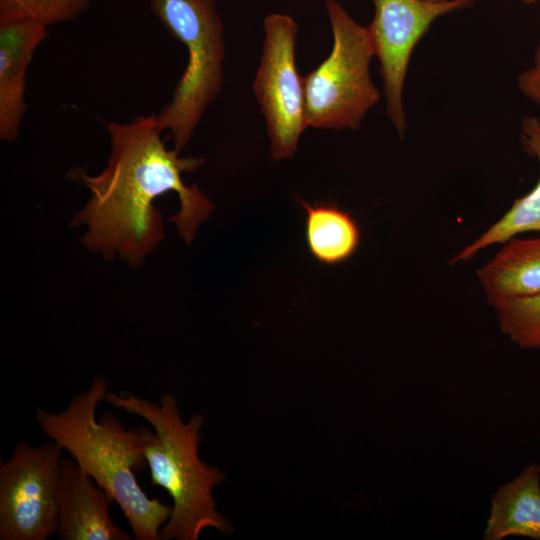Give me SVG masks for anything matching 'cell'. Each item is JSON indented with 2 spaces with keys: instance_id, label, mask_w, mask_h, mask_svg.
I'll return each instance as SVG.
<instances>
[{
  "instance_id": "obj_4",
  "label": "cell",
  "mask_w": 540,
  "mask_h": 540,
  "mask_svg": "<svg viewBox=\"0 0 540 540\" xmlns=\"http://www.w3.org/2000/svg\"><path fill=\"white\" fill-rule=\"evenodd\" d=\"M149 4L188 53L171 100L155 115L159 128L169 133L174 149L180 152L222 90L223 24L213 0H149Z\"/></svg>"
},
{
  "instance_id": "obj_7",
  "label": "cell",
  "mask_w": 540,
  "mask_h": 540,
  "mask_svg": "<svg viewBox=\"0 0 540 540\" xmlns=\"http://www.w3.org/2000/svg\"><path fill=\"white\" fill-rule=\"evenodd\" d=\"M62 448L22 442L0 465V539L46 540L58 532Z\"/></svg>"
},
{
  "instance_id": "obj_14",
  "label": "cell",
  "mask_w": 540,
  "mask_h": 540,
  "mask_svg": "<svg viewBox=\"0 0 540 540\" xmlns=\"http://www.w3.org/2000/svg\"><path fill=\"white\" fill-rule=\"evenodd\" d=\"M298 201L304 211L305 239L313 258L325 265L349 259L360 243V229L350 213L334 203Z\"/></svg>"
},
{
  "instance_id": "obj_18",
  "label": "cell",
  "mask_w": 540,
  "mask_h": 540,
  "mask_svg": "<svg viewBox=\"0 0 540 540\" xmlns=\"http://www.w3.org/2000/svg\"><path fill=\"white\" fill-rule=\"evenodd\" d=\"M422 1H426V2H443V1H447V0H422ZM519 1H521L524 4H528V5H532V4L537 2V0H519Z\"/></svg>"
},
{
  "instance_id": "obj_10",
  "label": "cell",
  "mask_w": 540,
  "mask_h": 540,
  "mask_svg": "<svg viewBox=\"0 0 540 540\" xmlns=\"http://www.w3.org/2000/svg\"><path fill=\"white\" fill-rule=\"evenodd\" d=\"M47 27L28 19L0 20V139H17L27 109L26 75Z\"/></svg>"
},
{
  "instance_id": "obj_12",
  "label": "cell",
  "mask_w": 540,
  "mask_h": 540,
  "mask_svg": "<svg viewBox=\"0 0 540 540\" xmlns=\"http://www.w3.org/2000/svg\"><path fill=\"white\" fill-rule=\"evenodd\" d=\"M523 536L540 540V465L532 463L491 498L484 540Z\"/></svg>"
},
{
  "instance_id": "obj_16",
  "label": "cell",
  "mask_w": 540,
  "mask_h": 540,
  "mask_svg": "<svg viewBox=\"0 0 540 540\" xmlns=\"http://www.w3.org/2000/svg\"><path fill=\"white\" fill-rule=\"evenodd\" d=\"M96 0H0V20L28 19L49 27L72 21Z\"/></svg>"
},
{
  "instance_id": "obj_8",
  "label": "cell",
  "mask_w": 540,
  "mask_h": 540,
  "mask_svg": "<svg viewBox=\"0 0 540 540\" xmlns=\"http://www.w3.org/2000/svg\"><path fill=\"white\" fill-rule=\"evenodd\" d=\"M475 0H373L374 17L367 27L380 63L386 112L398 135L407 131L403 86L413 49L440 16L466 9Z\"/></svg>"
},
{
  "instance_id": "obj_17",
  "label": "cell",
  "mask_w": 540,
  "mask_h": 540,
  "mask_svg": "<svg viewBox=\"0 0 540 540\" xmlns=\"http://www.w3.org/2000/svg\"><path fill=\"white\" fill-rule=\"evenodd\" d=\"M520 92L540 107V28L532 64L517 78Z\"/></svg>"
},
{
  "instance_id": "obj_2",
  "label": "cell",
  "mask_w": 540,
  "mask_h": 540,
  "mask_svg": "<svg viewBox=\"0 0 540 540\" xmlns=\"http://www.w3.org/2000/svg\"><path fill=\"white\" fill-rule=\"evenodd\" d=\"M106 394L104 378H95L64 411L55 414L37 408L35 420L43 434L66 449L81 471L116 501L134 539L161 540V526L172 507L148 498L135 477L136 471L148 465L145 447L157 435L145 428L126 430L111 414H104L97 422L96 407Z\"/></svg>"
},
{
  "instance_id": "obj_6",
  "label": "cell",
  "mask_w": 540,
  "mask_h": 540,
  "mask_svg": "<svg viewBox=\"0 0 540 540\" xmlns=\"http://www.w3.org/2000/svg\"><path fill=\"white\" fill-rule=\"evenodd\" d=\"M260 63L253 81L270 140L274 161L295 155L301 134L307 126L304 85L296 67L295 48L298 25L282 13L268 14Z\"/></svg>"
},
{
  "instance_id": "obj_1",
  "label": "cell",
  "mask_w": 540,
  "mask_h": 540,
  "mask_svg": "<svg viewBox=\"0 0 540 540\" xmlns=\"http://www.w3.org/2000/svg\"><path fill=\"white\" fill-rule=\"evenodd\" d=\"M105 126L111 143L106 167L93 176L75 172L90 192L88 202L72 220L73 225L87 228L84 245L106 259L117 255L139 266L164 238L154 201L170 191L180 201L170 222L190 244L214 207L196 185H185L182 175L196 170L204 160L181 157L176 149H168L155 115L126 123L110 121Z\"/></svg>"
},
{
  "instance_id": "obj_15",
  "label": "cell",
  "mask_w": 540,
  "mask_h": 540,
  "mask_svg": "<svg viewBox=\"0 0 540 540\" xmlns=\"http://www.w3.org/2000/svg\"><path fill=\"white\" fill-rule=\"evenodd\" d=\"M502 334L522 349L540 350V294L494 308Z\"/></svg>"
},
{
  "instance_id": "obj_11",
  "label": "cell",
  "mask_w": 540,
  "mask_h": 540,
  "mask_svg": "<svg viewBox=\"0 0 540 540\" xmlns=\"http://www.w3.org/2000/svg\"><path fill=\"white\" fill-rule=\"evenodd\" d=\"M485 265L477 278L494 308L509 301L540 294V237H513Z\"/></svg>"
},
{
  "instance_id": "obj_3",
  "label": "cell",
  "mask_w": 540,
  "mask_h": 540,
  "mask_svg": "<svg viewBox=\"0 0 540 540\" xmlns=\"http://www.w3.org/2000/svg\"><path fill=\"white\" fill-rule=\"evenodd\" d=\"M105 400L113 408L145 419L157 435L145 447L151 483L165 489L173 500L171 515L160 530L161 539L197 540L207 527L229 534L231 527L217 512L212 493L225 475L198 457L203 416L196 414L184 423L171 394L163 395L159 404L128 392H107Z\"/></svg>"
},
{
  "instance_id": "obj_5",
  "label": "cell",
  "mask_w": 540,
  "mask_h": 540,
  "mask_svg": "<svg viewBox=\"0 0 540 540\" xmlns=\"http://www.w3.org/2000/svg\"><path fill=\"white\" fill-rule=\"evenodd\" d=\"M333 45L328 57L303 77L307 126L358 130L380 99L370 75L374 49L367 27L336 0H325Z\"/></svg>"
},
{
  "instance_id": "obj_13",
  "label": "cell",
  "mask_w": 540,
  "mask_h": 540,
  "mask_svg": "<svg viewBox=\"0 0 540 540\" xmlns=\"http://www.w3.org/2000/svg\"><path fill=\"white\" fill-rule=\"evenodd\" d=\"M521 131L524 148L540 163V119L526 116ZM533 231H540V177L530 192L516 199L498 221L459 251L450 263L465 262L494 244H503L519 234Z\"/></svg>"
},
{
  "instance_id": "obj_9",
  "label": "cell",
  "mask_w": 540,
  "mask_h": 540,
  "mask_svg": "<svg viewBox=\"0 0 540 540\" xmlns=\"http://www.w3.org/2000/svg\"><path fill=\"white\" fill-rule=\"evenodd\" d=\"M92 480L76 462L62 457L57 484L58 538L131 540L109 516L114 499Z\"/></svg>"
}]
</instances>
